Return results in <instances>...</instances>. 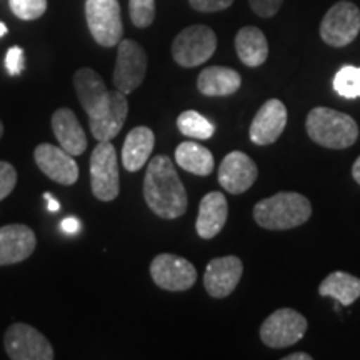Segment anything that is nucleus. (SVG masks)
<instances>
[{
	"label": "nucleus",
	"mask_w": 360,
	"mask_h": 360,
	"mask_svg": "<svg viewBox=\"0 0 360 360\" xmlns=\"http://www.w3.org/2000/svg\"><path fill=\"white\" fill-rule=\"evenodd\" d=\"M352 177H354L355 182H357L360 186V155L357 157V160H355L354 165H352Z\"/></svg>",
	"instance_id": "e433bc0d"
},
{
	"label": "nucleus",
	"mask_w": 360,
	"mask_h": 360,
	"mask_svg": "<svg viewBox=\"0 0 360 360\" xmlns=\"http://www.w3.org/2000/svg\"><path fill=\"white\" fill-rule=\"evenodd\" d=\"M129 114V101L120 90H109L101 105L89 115L90 132L98 142L112 141L122 130Z\"/></svg>",
	"instance_id": "9b49d317"
},
{
	"label": "nucleus",
	"mask_w": 360,
	"mask_h": 360,
	"mask_svg": "<svg viewBox=\"0 0 360 360\" xmlns=\"http://www.w3.org/2000/svg\"><path fill=\"white\" fill-rule=\"evenodd\" d=\"M282 2L283 0H249V6L259 17L270 19L281 11Z\"/></svg>",
	"instance_id": "2f4dec72"
},
{
	"label": "nucleus",
	"mask_w": 360,
	"mask_h": 360,
	"mask_svg": "<svg viewBox=\"0 0 360 360\" xmlns=\"http://www.w3.org/2000/svg\"><path fill=\"white\" fill-rule=\"evenodd\" d=\"M321 37L330 47L352 44L360 32V8L349 0H340L328 8L321 22Z\"/></svg>",
	"instance_id": "0eeeda50"
},
{
	"label": "nucleus",
	"mask_w": 360,
	"mask_h": 360,
	"mask_svg": "<svg viewBox=\"0 0 360 360\" xmlns=\"http://www.w3.org/2000/svg\"><path fill=\"white\" fill-rule=\"evenodd\" d=\"M305 129L315 143L334 150L352 147L359 139V125L352 117L328 107H315L310 110Z\"/></svg>",
	"instance_id": "7ed1b4c3"
},
{
	"label": "nucleus",
	"mask_w": 360,
	"mask_h": 360,
	"mask_svg": "<svg viewBox=\"0 0 360 360\" xmlns=\"http://www.w3.org/2000/svg\"><path fill=\"white\" fill-rule=\"evenodd\" d=\"M191 7L197 12H220L229 8L233 4V0H188Z\"/></svg>",
	"instance_id": "473e14b6"
},
{
	"label": "nucleus",
	"mask_w": 360,
	"mask_h": 360,
	"mask_svg": "<svg viewBox=\"0 0 360 360\" xmlns=\"http://www.w3.org/2000/svg\"><path fill=\"white\" fill-rule=\"evenodd\" d=\"M236 52L247 67L262 65L269 57V44L259 27H242L236 35Z\"/></svg>",
	"instance_id": "4be33fe9"
},
{
	"label": "nucleus",
	"mask_w": 360,
	"mask_h": 360,
	"mask_svg": "<svg viewBox=\"0 0 360 360\" xmlns=\"http://www.w3.org/2000/svg\"><path fill=\"white\" fill-rule=\"evenodd\" d=\"M6 34H7V25L4 24V22H0V37H4Z\"/></svg>",
	"instance_id": "4c0bfd02"
},
{
	"label": "nucleus",
	"mask_w": 360,
	"mask_h": 360,
	"mask_svg": "<svg viewBox=\"0 0 360 360\" xmlns=\"http://www.w3.org/2000/svg\"><path fill=\"white\" fill-rule=\"evenodd\" d=\"M177 129L186 137L195 139V141H207L214 137L215 125L195 110H186L177 117Z\"/></svg>",
	"instance_id": "a878e982"
},
{
	"label": "nucleus",
	"mask_w": 360,
	"mask_h": 360,
	"mask_svg": "<svg viewBox=\"0 0 360 360\" xmlns=\"http://www.w3.org/2000/svg\"><path fill=\"white\" fill-rule=\"evenodd\" d=\"M146 74L147 53L142 45L130 39L120 40L114 69V87L127 96L141 87Z\"/></svg>",
	"instance_id": "1a4fd4ad"
},
{
	"label": "nucleus",
	"mask_w": 360,
	"mask_h": 360,
	"mask_svg": "<svg viewBox=\"0 0 360 360\" xmlns=\"http://www.w3.org/2000/svg\"><path fill=\"white\" fill-rule=\"evenodd\" d=\"M6 69L11 75H20L25 69V53L19 45H13L7 51Z\"/></svg>",
	"instance_id": "7c9ffc66"
},
{
	"label": "nucleus",
	"mask_w": 360,
	"mask_h": 360,
	"mask_svg": "<svg viewBox=\"0 0 360 360\" xmlns=\"http://www.w3.org/2000/svg\"><path fill=\"white\" fill-rule=\"evenodd\" d=\"M229 217V204L222 192H209L200 200L199 215L195 220V231L199 237L214 238L224 229Z\"/></svg>",
	"instance_id": "a211bd4d"
},
{
	"label": "nucleus",
	"mask_w": 360,
	"mask_h": 360,
	"mask_svg": "<svg viewBox=\"0 0 360 360\" xmlns=\"http://www.w3.org/2000/svg\"><path fill=\"white\" fill-rule=\"evenodd\" d=\"M242 85V77L231 67H207L199 74L197 87L205 97H229Z\"/></svg>",
	"instance_id": "412c9836"
},
{
	"label": "nucleus",
	"mask_w": 360,
	"mask_h": 360,
	"mask_svg": "<svg viewBox=\"0 0 360 360\" xmlns=\"http://www.w3.org/2000/svg\"><path fill=\"white\" fill-rule=\"evenodd\" d=\"M13 15L20 20H35L47 11V0H8Z\"/></svg>",
	"instance_id": "c85d7f7f"
},
{
	"label": "nucleus",
	"mask_w": 360,
	"mask_h": 360,
	"mask_svg": "<svg viewBox=\"0 0 360 360\" xmlns=\"http://www.w3.org/2000/svg\"><path fill=\"white\" fill-rule=\"evenodd\" d=\"M37 238L30 227L12 224L0 227V265L19 264L34 254Z\"/></svg>",
	"instance_id": "f3484780"
},
{
	"label": "nucleus",
	"mask_w": 360,
	"mask_h": 360,
	"mask_svg": "<svg viewBox=\"0 0 360 360\" xmlns=\"http://www.w3.org/2000/svg\"><path fill=\"white\" fill-rule=\"evenodd\" d=\"M287 125V109L278 98H270L260 107L250 125V141L255 146H270L281 137Z\"/></svg>",
	"instance_id": "dca6fc26"
},
{
	"label": "nucleus",
	"mask_w": 360,
	"mask_h": 360,
	"mask_svg": "<svg viewBox=\"0 0 360 360\" xmlns=\"http://www.w3.org/2000/svg\"><path fill=\"white\" fill-rule=\"evenodd\" d=\"M244 274V264L236 255L212 259L204 274V287L214 299H225L237 289Z\"/></svg>",
	"instance_id": "4468645a"
},
{
	"label": "nucleus",
	"mask_w": 360,
	"mask_h": 360,
	"mask_svg": "<svg viewBox=\"0 0 360 360\" xmlns=\"http://www.w3.org/2000/svg\"><path fill=\"white\" fill-rule=\"evenodd\" d=\"M129 13L135 27L146 29L155 19V0H129Z\"/></svg>",
	"instance_id": "cd10ccee"
},
{
	"label": "nucleus",
	"mask_w": 360,
	"mask_h": 360,
	"mask_svg": "<svg viewBox=\"0 0 360 360\" xmlns=\"http://www.w3.org/2000/svg\"><path fill=\"white\" fill-rule=\"evenodd\" d=\"M2 135H4V124L2 120H0V139H2Z\"/></svg>",
	"instance_id": "58836bf2"
},
{
	"label": "nucleus",
	"mask_w": 360,
	"mask_h": 360,
	"mask_svg": "<svg viewBox=\"0 0 360 360\" xmlns=\"http://www.w3.org/2000/svg\"><path fill=\"white\" fill-rule=\"evenodd\" d=\"M17 184L15 167L8 162L0 160V200L7 199L11 195Z\"/></svg>",
	"instance_id": "c756f323"
},
{
	"label": "nucleus",
	"mask_w": 360,
	"mask_h": 360,
	"mask_svg": "<svg viewBox=\"0 0 360 360\" xmlns=\"http://www.w3.org/2000/svg\"><path fill=\"white\" fill-rule=\"evenodd\" d=\"M319 294L322 297H332L342 305H352L360 297V278L352 274L335 270L328 274L319 285Z\"/></svg>",
	"instance_id": "393cba45"
},
{
	"label": "nucleus",
	"mask_w": 360,
	"mask_h": 360,
	"mask_svg": "<svg viewBox=\"0 0 360 360\" xmlns=\"http://www.w3.org/2000/svg\"><path fill=\"white\" fill-rule=\"evenodd\" d=\"M90 187L92 193L102 202L117 199L120 192L119 160L110 141L98 142L90 157Z\"/></svg>",
	"instance_id": "20e7f679"
},
{
	"label": "nucleus",
	"mask_w": 360,
	"mask_h": 360,
	"mask_svg": "<svg viewBox=\"0 0 360 360\" xmlns=\"http://www.w3.org/2000/svg\"><path fill=\"white\" fill-rule=\"evenodd\" d=\"M283 360H312V355H309L305 352H295V354L285 355Z\"/></svg>",
	"instance_id": "c9c22d12"
},
{
	"label": "nucleus",
	"mask_w": 360,
	"mask_h": 360,
	"mask_svg": "<svg viewBox=\"0 0 360 360\" xmlns=\"http://www.w3.org/2000/svg\"><path fill=\"white\" fill-rule=\"evenodd\" d=\"M337 96L344 98H359L360 97V67L344 65L335 74L332 80Z\"/></svg>",
	"instance_id": "bb28decb"
},
{
	"label": "nucleus",
	"mask_w": 360,
	"mask_h": 360,
	"mask_svg": "<svg viewBox=\"0 0 360 360\" xmlns=\"http://www.w3.org/2000/svg\"><path fill=\"white\" fill-rule=\"evenodd\" d=\"M6 352L12 360H52L53 347L47 337L29 323H13L4 335Z\"/></svg>",
	"instance_id": "9d476101"
},
{
	"label": "nucleus",
	"mask_w": 360,
	"mask_h": 360,
	"mask_svg": "<svg viewBox=\"0 0 360 360\" xmlns=\"http://www.w3.org/2000/svg\"><path fill=\"white\" fill-rule=\"evenodd\" d=\"M34 160L49 179L60 186H74L79 180L77 162L74 160V155H70L62 147L40 143L34 150Z\"/></svg>",
	"instance_id": "ddd939ff"
},
{
	"label": "nucleus",
	"mask_w": 360,
	"mask_h": 360,
	"mask_svg": "<svg viewBox=\"0 0 360 360\" xmlns=\"http://www.w3.org/2000/svg\"><path fill=\"white\" fill-rule=\"evenodd\" d=\"M175 162L179 167L199 177H207L214 172L215 160L212 152L200 143L187 141L175 148Z\"/></svg>",
	"instance_id": "b1692460"
},
{
	"label": "nucleus",
	"mask_w": 360,
	"mask_h": 360,
	"mask_svg": "<svg viewBox=\"0 0 360 360\" xmlns=\"http://www.w3.org/2000/svg\"><path fill=\"white\" fill-rule=\"evenodd\" d=\"M155 146V134L148 127H135L125 137L122 147V165L129 172L146 167Z\"/></svg>",
	"instance_id": "aec40b11"
},
{
	"label": "nucleus",
	"mask_w": 360,
	"mask_h": 360,
	"mask_svg": "<svg viewBox=\"0 0 360 360\" xmlns=\"http://www.w3.org/2000/svg\"><path fill=\"white\" fill-rule=\"evenodd\" d=\"M217 35L207 25H191L184 29L172 42V57L180 67L192 69L202 65L214 56Z\"/></svg>",
	"instance_id": "39448f33"
},
{
	"label": "nucleus",
	"mask_w": 360,
	"mask_h": 360,
	"mask_svg": "<svg viewBox=\"0 0 360 360\" xmlns=\"http://www.w3.org/2000/svg\"><path fill=\"white\" fill-rule=\"evenodd\" d=\"M60 227H62V231L67 233H77L80 231V222L74 217H67L62 220Z\"/></svg>",
	"instance_id": "72a5a7b5"
},
{
	"label": "nucleus",
	"mask_w": 360,
	"mask_h": 360,
	"mask_svg": "<svg viewBox=\"0 0 360 360\" xmlns=\"http://www.w3.org/2000/svg\"><path fill=\"white\" fill-rule=\"evenodd\" d=\"M150 276L160 289L184 292L193 287L197 270L187 259L174 254H159L150 264Z\"/></svg>",
	"instance_id": "f8f14e48"
},
{
	"label": "nucleus",
	"mask_w": 360,
	"mask_h": 360,
	"mask_svg": "<svg viewBox=\"0 0 360 360\" xmlns=\"http://www.w3.org/2000/svg\"><path fill=\"white\" fill-rule=\"evenodd\" d=\"M312 205L299 192H278L254 205V219L267 231H289L307 222Z\"/></svg>",
	"instance_id": "f03ea898"
},
{
	"label": "nucleus",
	"mask_w": 360,
	"mask_h": 360,
	"mask_svg": "<svg viewBox=\"0 0 360 360\" xmlns=\"http://www.w3.org/2000/svg\"><path fill=\"white\" fill-rule=\"evenodd\" d=\"M85 19L94 40L102 47H115L122 40L119 0H85Z\"/></svg>",
	"instance_id": "423d86ee"
},
{
	"label": "nucleus",
	"mask_w": 360,
	"mask_h": 360,
	"mask_svg": "<svg viewBox=\"0 0 360 360\" xmlns=\"http://www.w3.org/2000/svg\"><path fill=\"white\" fill-rule=\"evenodd\" d=\"M52 130L58 143L70 155H82L87 150V135L80 125L77 115L70 109H57L52 115Z\"/></svg>",
	"instance_id": "6ab92c4d"
},
{
	"label": "nucleus",
	"mask_w": 360,
	"mask_h": 360,
	"mask_svg": "<svg viewBox=\"0 0 360 360\" xmlns=\"http://www.w3.org/2000/svg\"><path fill=\"white\" fill-rule=\"evenodd\" d=\"M143 199L148 209L160 219L172 220L186 214L187 192L170 157L157 155L148 162L143 179Z\"/></svg>",
	"instance_id": "f257e3e1"
},
{
	"label": "nucleus",
	"mask_w": 360,
	"mask_h": 360,
	"mask_svg": "<svg viewBox=\"0 0 360 360\" xmlns=\"http://www.w3.org/2000/svg\"><path fill=\"white\" fill-rule=\"evenodd\" d=\"M307 319L294 309H278L260 326V340L270 349H285L299 342L307 332Z\"/></svg>",
	"instance_id": "6e6552de"
},
{
	"label": "nucleus",
	"mask_w": 360,
	"mask_h": 360,
	"mask_svg": "<svg viewBox=\"0 0 360 360\" xmlns=\"http://www.w3.org/2000/svg\"><path fill=\"white\" fill-rule=\"evenodd\" d=\"M44 199L47 200V204H49L47 209L51 210V212H58V209H60V204H58V202H57L56 199H53L51 193L45 192V193H44Z\"/></svg>",
	"instance_id": "f704fd0d"
},
{
	"label": "nucleus",
	"mask_w": 360,
	"mask_h": 360,
	"mask_svg": "<svg viewBox=\"0 0 360 360\" xmlns=\"http://www.w3.org/2000/svg\"><path fill=\"white\" fill-rule=\"evenodd\" d=\"M74 87L80 101V105L84 107L87 115L92 114L101 105L107 96V92H109L101 75L94 69H89V67H84V69H79L75 72Z\"/></svg>",
	"instance_id": "5701e85b"
},
{
	"label": "nucleus",
	"mask_w": 360,
	"mask_h": 360,
	"mask_svg": "<svg viewBox=\"0 0 360 360\" xmlns=\"http://www.w3.org/2000/svg\"><path fill=\"white\" fill-rule=\"evenodd\" d=\"M259 170L255 162L240 150H233L224 157L219 167V184L225 192L244 193L254 186Z\"/></svg>",
	"instance_id": "2eb2a0df"
}]
</instances>
